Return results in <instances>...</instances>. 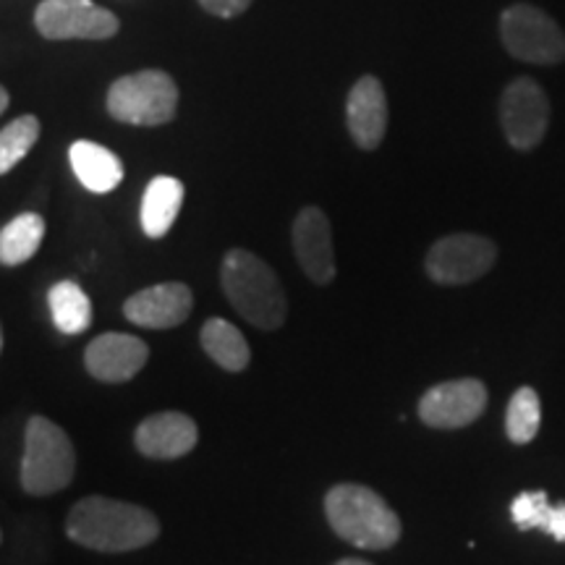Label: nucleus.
<instances>
[{"mask_svg":"<svg viewBox=\"0 0 565 565\" xmlns=\"http://www.w3.org/2000/svg\"><path fill=\"white\" fill-rule=\"evenodd\" d=\"M66 534L97 553H131L158 540L160 521L147 508L95 494L71 508Z\"/></svg>","mask_w":565,"mask_h":565,"instance_id":"obj_1","label":"nucleus"},{"mask_svg":"<svg viewBox=\"0 0 565 565\" xmlns=\"http://www.w3.org/2000/svg\"><path fill=\"white\" fill-rule=\"evenodd\" d=\"M223 291L231 307L259 330H278L286 322L288 301L278 275L257 254L231 249L221 267Z\"/></svg>","mask_w":565,"mask_h":565,"instance_id":"obj_2","label":"nucleus"},{"mask_svg":"<svg viewBox=\"0 0 565 565\" xmlns=\"http://www.w3.org/2000/svg\"><path fill=\"white\" fill-rule=\"evenodd\" d=\"M324 513L341 540L362 550H387L401 540V521L377 492L364 484H335Z\"/></svg>","mask_w":565,"mask_h":565,"instance_id":"obj_3","label":"nucleus"},{"mask_svg":"<svg viewBox=\"0 0 565 565\" xmlns=\"http://www.w3.org/2000/svg\"><path fill=\"white\" fill-rule=\"evenodd\" d=\"M76 471V454L68 435L45 416H32L24 435L21 487L30 494H53L66 490Z\"/></svg>","mask_w":565,"mask_h":565,"instance_id":"obj_4","label":"nucleus"},{"mask_svg":"<svg viewBox=\"0 0 565 565\" xmlns=\"http://www.w3.org/2000/svg\"><path fill=\"white\" fill-rule=\"evenodd\" d=\"M108 113L116 121L129 126L171 124L179 108V87L166 71L147 68L121 76L108 89Z\"/></svg>","mask_w":565,"mask_h":565,"instance_id":"obj_5","label":"nucleus"},{"mask_svg":"<svg viewBox=\"0 0 565 565\" xmlns=\"http://www.w3.org/2000/svg\"><path fill=\"white\" fill-rule=\"evenodd\" d=\"M500 40L515 61L534 66H557L565 61L563 26L532 3L508 6L500 17Z\"/></svg>","mask_w":565,"mask_h":565,"instance_id":"obj_6","label":"nucleus"},{"mask_svg":"<svg viewBox=\"0 0 565 565\" xmlns=\"http://www.w3.org/2000/svg\"><path fill=\"white\" fill-rule=\"evenodd\" d=\"M500 124L513 150L529 152L545 139L550 126V97L532 76H519L500 97Z\"/></svg>","mask_w":565,"mask_h":565,"instance_id":"obj_7","label":"nucleus"},{"mask_svg":"<svg viewBox=\"0 0 565 565\" xmlns=\"http://www.w3.org/2000/svg\"><path fill=\"white\" fill-rule=\"evenodd\" d=\"M34 24L47 40H110L121 30L116 13L92 0H42Z\"/></svg>","mask_w":565,"mask_h":565,"instance_id":"obj_8","label":"nucleus"},{"mask_svg":"<svg viewBox=\"0 0 565 565\" xmlns=\"http://www.w3.org/2000/svg\"><path fill=\"white\" fill-rule=\"evenodd\" d=\"M498 259V246L477 233H454L433 244L427 252V275L440 286H463L490 270Z\"/></svg>","mask_w":565,"mask_h":565,"instance_id":"obj_9","label":"nucleus"},{"mask_svg":"<svg viewBox=\"0 0 565 565\" xmlns=\"http://www.w3.org/2000/svg\"><path fill=\"white\" fill-rule=\"evenodd\" d=\"M487 408V387L475 377L450 380L429 387L419 401V419L435 429H461Z\"/></svg>","mask_w":565,"mask_h":565,"instance_id":"obj_10","label":"nucleus"},{"mask_svg":"<svg viewBox=\"0 0 565 565\" xmlns=\"http://www.w3.org/2000/svg\"><path fill=\"white\" fill-rule=\"evenodd\" d=\"M294 252L299 267L317 286H328L335 278L333 228L320 207H303L294 221Z\"/></svg>","mask_w":565,"mask_h":565,"instance_id":"obj_11","label":"nucleus"},{"mask_svg":"<svg viewBox=\"0 0 565 565\" xmlns=\"http://www.w3.org/2000/svg\"><path fill=\"white\" fill-rule=\"evenodd\" d=\"M150 349L137 335L129 333H105L84 351L87 372L100 383H126L145 370Z\"/></svg>","mask_w":565,"mask_h":565,"instance_id":"obj_12","label":"nucleus"},{"mask_svg":"<svg viewBox=\"0 0 565 565\" xmlns=\"http://www.w3.org/2000/svg\"><path fill=\"white\" fill-rule=\"evenodd\" d=\"M192 288L183 282H160V286H150L126 299L124 315L139 328L168 330L186 320L192 315Z\"/></svg>","mask_w":565,"mask_h":565,"instance_id":"obj_13","label":"nucleus"},{"mask_svg":"<svg viewBox=\"0 0 565 565\" xmlns=\"http://www.w3.org/2000/svg\"><path fill=\"white\" fill-rule=\"evenodd\" d=\"M196 440H200V429H196L192 416L181 412H160L147 416L134 433L139 454L147 458H160V461L192 454Z\"/></svg>","mask_w":565,"mask_h":565,"instance_id":"obj_14","label":"nucleus"},{"mask_svg":"<svg viewBox=\"0 0 565 565\" xmlns=\"http://www.w3.org/2000/svg\"><path fill=\"white\" fill-rule=\"evenodd\" d=\"M345 124L362 150H377L387 131V97L377 76H362L353 84L345 100Z\"/></svg>","mask_w":565,"mask_h":565,"instance_id":"obj_15","label":"nucleus"},{"mask_svg":"<svg viewBox=\"0 0 565 565\" xmlns=\"http://www.w3.org/2000/svg\"><path fill=\"white\" fill-rule=\"evenodd\" d=\"M68 160L76 179L92 194H108L124 181L121 158L113 154L108 147L97 145V141H74L68 150Z\"/></svg>","mask_w":565,"mask_h":565,"instance_id":"obj_16","label":"nucleus"},{"mask_svg":"<svg viewBox=\"0 0 565 565\" xmlns=\"http://www.w3.org/2000/svg\"><path fill=\"white\" fill-rule=\"evenodd\" d=\"M183 207V183L173 175H158L147 183L141 196V231L150 238H162L173 228Z\"/></svg>","mask_w":565,"mask_h":565,"instance_id":"obj_17","label":"nucleus"},{"mask_svg":"<svg viewBox=\"0 0 565 565\" xmlns=\"http://www.w3.org/2000/svg\"><path fill=\"white\" fill-rule=\"evenodd\" d=\"M200 341L204 353H207L217 366H223V370L244 372L246 366H249V343H246L242 330H238L236 324H231L228 320L210 317V320L202 324Z\"/></svg>","mask_w":565,"mask_h":565,"instance_id":"obj_18","label":"nucleus"},{"mask_svg":"<svg viewBox=\"0 0 565 565\" xmlns=\"http://www.w3.org/2000/svg\"><path fill=\"white\" fill-rule=\"evenodd\" d=\"M53 324L63 335H79L92 322V301L76 280L55 282L47 294Z\"/></svg>","mask_w":565,"mask_h":565,"instance_id":"obj_19","label":"nucleus"},{"mask_svg":"<svg viewBox=\"0 0 565 565\" xmlns=\"http://www.w3.org/2000/svg\"><path fill=\"white\" fill-rule=\"evenodd\" d=\"M42 238H45V221L38 212H24V215L13 217L0 231V265H24L38 254Z\"/></svg>","mask_w":565,"mask_h":565,"instance_id":"obj_20","label":"nucleus"},{"mask_svg":"<svg viewBox=\"0 0 565 565\" xmlns=\"http://www.w3.org/2000/svg\"><path fill=\"white\" fill-rule=\"evenodd\" d=\"M542 422V404L540 395H536L534 387H519L513 393L511 404H508L505 414V433L511 437V443L524 445L532 443L536 433H540Z\"/></svg>","mask_w":565,"mask_h":565,"instance_id":"obj_21","label":"nucleus"},{"mask_svg":"<svg viewBox=\"0 0 565 565\" xmlns=\"http://www.w3.org/2000/svg\"><path fill=\"white\" fill-rule=\"evenodd\" d=\"M40 139V121L34 116H19L0 131V175H6L30 154Z\"/></svg>","mask_w":565,"mask_h":565,"instance_id":"obj_22","label":"nucleus"},{"mask_svg":"<svg viewBox=\"0 0 565 565\" xmlns=\"http://www.w3.org/2000/svg\"><path fill=\"white\" fill-rule=\"evenodd\" d=\"M553 515V505L547 503L545 492H521L511 505V519L519 529H542L545 532Z\"/></svg>","mask_w":565,"mask_h":565,"instance_id":"obj_23","label":"nucleus"},{"mask_svg":"<svg viewBox=\"0 0 565 565\" xmlns=\"http://www.w3.org/2000/svg\"><path fill=\"white\" fill-rule=\"evenodd\" d=\"M200 6L207 13H212V17L233 19L249 9L252 0H200Z\"/></svg>","mask_w":565,"mask_h":565,"instance_id":"obj_24","label":"nucleus"},{"mask_svg":"<svg viewBox=\"0 0 565 565\" xmlns=\"http://www.w3.org/2000/svg\"><path fill=\"white\" fill-rule=\"evenodd\" d=\"M545 532L557 542H565V503L553 505V515H550V524Z\"/></svg>","mask_w":565,"mask_h":565,"instance_id":"obj_25","label":"nucleus"},{"mask_svg":"<svg viewBox=\"0 0 565 565\" xmlns=\"http://www.w3.org/2000/svg\"><path fill=\"white\" fill-rule=\"evenodd\" d=\"M6 108H9V92L0 87V116H3Z\"/></svg>","mask_w":565,"mask_h":565,"instance_id":"obj_26","label":"nucleus"},{"mask_svg":"<svg viewBox=\"0 0 565 565\" xmlns=\"http://www.w3.org/2000/svg\"><path fill=\"white\" fill-rule=\"evenodd\" d=\"M335 565H370L366 561H359V557H345V561L335 563Z\"/></svg>","mask_w":565,"mask_h":565,"instance_id":"obj_27","label":"nucleus"},{"mask_svg":"<svg viewBox=\"0 0 565 565\" xmlns=\"http://www.w3.org/2000/svg\"><path fill=\"white\" fill-rule=\"evenodd\" d=\"M0 349H3V330H0Z\"/></svg>","mask_w":565,"mask_h":565,"instance_id":"obj_28","label":"nucleus"}]
</instances>
